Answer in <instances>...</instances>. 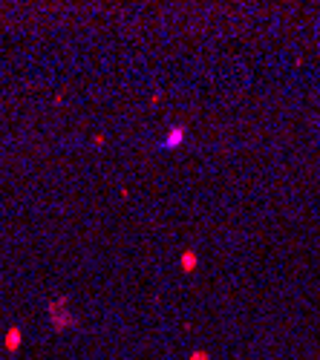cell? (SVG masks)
I'll use <instances>...</instances> for the list:
<instances>
[{
	"label": "cell",
	"instance_id": "1",
	"mask_svg": "<svg viewBox=\"0 0 320 360\" xmlns=\"http://www.w3.org/2000/svg\"><path fill=\"white\" fill-rule=\"evenodd\" d=\"M18 343H21V331H18V328H12L9 337H6V348H9V351H15V348H18Z\"/></svg>",
	"mask_w": 320,
	"mask_h": 360
},
{
	"label": "cell",
	"instance_id": "2",
	"mask_svg": "<svg viewBox=\"0 0 320 360\" xmlns=\"http://www.w3.org/2000/svg\"><path fill=\"white\" fill-rule=\"evenodd\" d=\"M182 139H185V130H173L171 136H168V141H165V147H176Z\"/></svg>",
	"mask_w": 320,
	"mask_h": 360
},
{
	"label": "cell",
	"instance_id": "3",
	"mask_svg": "<svg viewBox=\"0 0 320 360\" xmlns=\"http://www.w3.org/2000/svg\"><path fill=\"white\" fill-rule=\"evenodd\" d=\"M182 268H185V271H194V268H196V256L191 254V251L182 254Z\"/></svg>",
	"mask_w": 320,
	"mask_h": 360
}]
</instances>
